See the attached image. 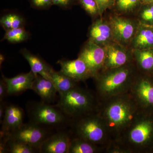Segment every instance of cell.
I'll list each match as a JSON object with an SVG mask.
<instances>
[{
    "label": "cell",
    "instance_id": "cell-1",
    "mask_svg": "<svg viewBox=\"0 0 153 153\" xmlns=\"http://www.w3.org/2000/svg\"><path fill=\"white\" fill-rule=\"evenodd\" d=\"M26 107L30 122L50 130L63 129L71 123V119L56 105L42 101H30Z\"/></svg>",
    "mask_w": 153,
    "mask_h": 153
},
{
    "label": "cell",
    "instance_id": "cell-2",
    "mask_svg": "<svg viewBox=\"0 0 153 153\" xmlns=\"http://www.w3.org/2000/svg\"><path fill=\"white\" fill-rule=\"evenodd\" d=\"M56 105L68 117L73 120L92 113L95 103L92 94L76 86L60 95Z\"/></svg>",
    "mask_w": 153,
    "mask_h": 153
},
{
    "label": "cell",
    "instance_id": "cell-3",
    "mask_svg": "<svg viewBox=\"0 0 153 153\" xmlns=\"http://www.w3.org/2000/svg\"><path fill=\"white\" fill-rule=\"evenodd\" d=\"M136 106L133 102L120 97L111 100L107 105L101 118L107 126L113 131H120L134 121L136 114Z\"/></svg>",
    "mask_w": 153,
    "mask_h": 153
},
{
    "label": "cell",
    "instance_id": "cell-4",
    "mask_svg": "<svg viewBox=\"0 0 153 153\" xmlns=\"http://www.w3.org/2000/svg\"><path fill=\"white\" fill-rule=\"evenodd\" d=\"M70 124L77 137L96 144L104 140V122L101 117L93 114L71 120Z\"/></svg>",
    "mask_w": 153,
    "mask_h": 153
},
{
    "label": "cell",
    "instance_id": "cell-5",
    "mask_svg": "<svg viewBox=\"0 0 153 153\" xmlns=\"http://www.w3.org/2000/svg\"><path fill=\"white\" fill-rule=\"evenodd\" d=\"M103 75L97 82V90L105 97H112L128 88L130 71L128 68H118Z\"/></svg>",
    "mask_w": 153,
    "mask_h": 153
},
{
    "label": "cell",
    "instance_id": "cell-6",
    "mask_svg": "<svg viewBox=\"0 0 153 153\" xmlns=\"http://www.w3.org/2000/svg\"><path fill=\"white\" fill-rule=\"evenodd\" d=\"M1 134L9 139L26 143L40 151L41 145L52 133L50 130L29 122L10 133Z\"/></svg>",
    "mask_w": 153,
    "mask_h": 153
},
{
    "label": "cell",
    "instance_id": "cell-7",
    "mask_svg": "<svg viewBox=\"0 0 153 153\" xmlns=\"http://www.w3.org/2000/svg\"><path fill=\"white\" fill-rule=\"evenodd\" d=\"M71 139L70 134L63 129L49 136L41 145V153H68Z\"/></svg>",
    "mask_w": 153,
    "mask_h": 153
},
{
    "label": "cell",
    "instance_id": "cell-8",
    "mask_svg": "<svg viewBox=\"0 0 153 153\" xmlns=\"http://www.w3.org/2000/svg\"><path fill=\"white\" fill-rule=\"evenodd\" d=\"M78 57L86 63L94 75L104 64L105 52L103 48L90 40Z\"/></svg>",
    "mask_w": 153,
    "mask_h": 153
},
{
    "label": "cell",
    "instance_id": "cell-9",
    "mask_svg": "<svg viewBox=\"0 0 153 153\" xmlns=\"http://www.w3.org/2000/svg\"><path fill=\"white\" fill-rule=\"evenodd\" d=\"M25 112L21 107L13 104L6 103L1 133L9 134L19 128L24 124Z\"/></svg>",
    "mask_w": 153,
    "mask_h": 153
},
{
    "label": "cell",
    "instance_id": "cell-10",
    "mask_svg": "<svg viewBox=\"0 0 153 153\" xmlns=\"http://www.w3.org/2000/svg\"><path fill=\"white\" fill-rule=\"evenodd\" d=\"M57 63L61 67L60 71L76 82L92 76L86 63L79 57L73 60H60Z\"/></svg>",
    "mask_w": 153,
    "mask_h": 153
},
{
    "label": "cell",
    "instance_id": "cell-11",
    "mask_svg": "<svg viewBox=\"0 0 153 153\" xmlns=\"http://www.w3.org/2000/svg\"><path fill=\"white\" fill-rule=\"evenodd\" d=\"M36 74L30 71L28 73H22L12 78H9L3 75L7 86L8 95H19L27 90H32V85Z\"/></svg>",
    "mask_w": 153,
    "mask_h": 153
},
{
    "label": "cell",
    "instance_id": "cell-12",
    "mask_svg": "<svg viewBox=\"0 0 153 153\" xmlns=\"http://www.w3.org/2000/svg\"><path fill=\"white\" fill-rule=\"evenodd\" d=\"M32 90L41 97V101L50 103L55 101L58 91L50 79L37 75L32 85Z\"/></svg>",
    "mask_w": 153,
    "mask_h": 153
},
{
    "label": "cell",
    "instance_id": "cell-13",
    "mask_svg": "<svg viewBox=\"0 0 153 153\" xmlns=\"http://www.w3.org/2000/svg\"><path fill=\"white\" fill-rule=\"evenodd\" d=\"M153 132L152 123L150 121L143 120L137 123L130 131L129 138L134 144L142 146L147 142Z\"/></svg>",
    "mask_w": 153,
    "mask_h": 153
},
{
    "label": "cell",
    "instance_id": "cell-14",
    "mask_svg": "<svg viewBox=\"0 0 153 153\" xmlns=\"http://www.w3.org/2000/svg\"><path fill=\"white\" fill-rule=\"evenodd\" d=\"M111 25L113 33L119 41H128L133 36L134 27L129 20L118 17L114 18L112 20Z\"/></svg>",
    "mask_w": 153,
    "mask_h": 153
},
{
    "label": "cell",
    "instance_id": "cell-15",
    "mask_svg": "<svg viewBox=\"0 0 153 153\" xmlns=\"http://www.w3.org/2000/svg\"><path fill=\"white\" fill-rule=\"evenodd\" d=\"M22 55L30 64L31 71L36 75H41L49 79V74L53 68L44 60L36 55L32 54L27 49H23Z\"/></svg>",
    "mask_w": 153,
    "mask_h": 153
},
{
    "label": "cell",
    "instance_id": "cell-16",
    "mask_svg": "<svg viewBox=\"0 0 153 153\" xmlns=\"http://www.w3.org/2000/svg\"><path fill=\"white\" fill-rule=\"evenodd\" d=\"M49 79L55 85L60 95L68 92L76 86V81L61 71H56L53 69L49 74Z\"/></svg>",
    "mask_w": 153,
    "mask_h": 153
},
{
    "label": "cell",
    "instance_id": "cell-17",
    "mask_svg": "<svg viewBox=\"0 0 153 153\" xmlns=\"http://www.w3.org/2000/svg\"><path fill=\"white\" fill-rule=\"evenodd\" d=\"M137 99L143 104L153 105V84L146 79H142L134 86Z\"/></svg>",
    "mask_w": 153,
    "mask_h": 153
},
{
    "label": "cell",
    "instance_id": "cell-18",
    "mask_svg": "<svg viewBox=\"0 0 153 153\" xmlns=\"http://www.w3.org/2000/svg\"><path fill=\"white\" fill-rule=\"evenodd\" d=\"M128 59L127 55L123 50L111 46L107 48L104 63L108 68H120L126 63Z\"/></svg>",
    "mask_w": 153,
    "mask_h": 153
},
{
    "label": "cell",
    "instance_id": "cell-19",
    "mask_svg": "<svg viewBox=\"0 0 153 153\" xmlns=\"http://www.w3.org/2000/svg\"><path fill=\"white\" fill-rule=\"evenodd\" d=\"M111 34V29L107 24L101 20L97 21L91 28L90 40L97 44H102L109 39Z\"/></svg>",
    "mask_w": 153,
    "mask_h": 153
},
{
    "label": "cell",
    "instance_id": "cell-20",
    "mask_svg": "<svg viewBox=\"0 0 153 153\" xmlns=\"http://www.w3.org/2000/svg\"><path fill=\"white\" fill-rule=\"evenodd\" d=\"M95 144L80 138L71 140L68 153H94L97 152Z\"/></svg>",
    "mask_w": 153,
    "mask_h": 153
},
{
    "label": "cell",
    "instance_id": "cell-21",
    "mask_svg": "<svg viewBox=\"0 0 153 153\" xmlns=\"http://www.w3.org/2000/svg\"><path fill=\"white\" fill-rule=\"evenodd\" d=\"M24 20L22 17L15 13L5 15L1 19V25L6 31L23 27Z\"/></svg>",
    "mask_w": 153,
    "mask_h": 153
},
{
    "label": "cell",
    "instance_id": "cell-22",
    "mask_svg": "<svg viewBox=\"0 0 153 153\" xmlns=\"http://www.w3.org/2000/svg\"><path fill=\"white\" fill-rule=\"evenodd\" d=\"M29 37L28 32L21 27L6 31L4 39L10 43H17L26 41Z\"/></svg>",
    "mask_w": 153,
    "mask_h": 153
},
{
    "label": "cell",
    "instance_id": "cell-23",
    "mask_svg": "<svg viewBox=\"0 0 153 153\" xmlns=\"http://www.w3.org/2000/svg\"><path fill=\"white\" fill-rule=\"evenodd\" d=\"M136 47L143 48L153 45V32L149 29H143L139 31L135 39Z\"/></svg>",
    "mask_w": 153,
    "mask_h": 153
},
{
    "label": "cell",
    "instance_id": "cell-24",
    "mask_svg": "<svg viewBox=\"0 0 153 153\" xmlns=\"http://www.w3.org/2000/svg\"><path fill=\"white\" fill-rule=\"evenodd\" d=\"M138 61L141 67L144 70H149L153 68V52L149 50L137 52Z\"/></svg>",
    "mask_w": 153,
    "mask_h": 153
},
{
    "label": "cell",
    "instance_id": "cell-25",
    "mask_svg": "<svg viewBox=\"0 0 153 153\" xmlns=\"http://www.w3.org/2000/svg\"><path fill=\"white\" fill-rule=\"evenodd\" d=\"M79 1L88 13L93 16L97 13L98 8L95 0H79Z\"/></svg>",
    "mask_w": 153,
    "mask_h": 153
},
{
    "label": "cell",
    "instance_id": "cell-26",
    "mask_svg": "<svg viewBox=\"0 0 153 153\" xmlns=\"http://www.w3.org/2000/svg\"><path fill=\"white\" fill-rule=\"evenodd\" d=\"M138 0H118L119 8L123 10H131L136 5Z\"/></svg>",
    "mask_w": 153,
    "mask_h": 153
},
{
    "label": "cell",
    "instance_id": "cell-27",
    "mask_svg": "<svg viewBox=\"0 0 153 153\" xmlns=\"http://www.w3.org/2000/svg\"><path fill=\"white\" fill-rule=\"evenodd\" d=\"M33 7L37 9H46L53 5L52 0H30Z\"/></svg>",
    "mask_w": 153,
    "mask_h": 153
},
{
    "label": "cell",
    "instance_id": "cell-28",
    "mask_svg": "<svg viewBox=\"0 0 153 153\" xmlns=\"http://www.w3.org/2000/svg\"><path fill=\"white\" fill-rule=\"evenodd\" d=\"M8 94L7 86L3 79L0 81V102L4 101V99Z\"/></svg>",
    "mask_w": 153,
    "mask_h": 153
},
{
    "label": "cell",
    "instance_id": "cell-29",
    "mask_svg": "<svg viewBox=\"0 0 153 153\" xmlns=\"http://www.w3.org/2000/svg\"><path fill=\"white\" fill-rule=\"evenodd\" d=\"M141 17L145 21H153V6L143 11Z\"/></svg>",
    "mask_w": 153,
    "mask_h": 153
},
{
    "label": "cell",
    "instance_id": "cell-30",
    "mask_svg": "<svg viewBox=\"0 0 153 153\" xmlns=\"http://www.w3.org/2000/svg\"><path fill=\"white\" fill-rule=\"evenodd\" d=\"M53 5L63 8H67L70 5L72 0H52Z\"/></svg>",
    "mask_w": 153,
    "mask_h": 153
},
{
    "label": "cell",
    "instance_id": "cell-31",
    "mask_svg": "<svg viewBox=\"0 0 153 153\" xmlns=\"http://www.w3.org/2000/svg\"><path fill=\"white\" fill-rule=\"evenodd\" d=\"M6 103L4 101L1 102L0 104V122H1L4 114L5 109Z\"/></svg>",
    "mask_w": 153,
    "mask_h": 153
},
{
    "label": "cell",
    "instance_id": "cell-32",
    "mask_svg": "<svg viewBox=\"0 0 153 153\" xmlns=\"http://www.w3.org/2000/svg\"><path fill=\"white\" fill-rule=\"evenodd\" d=\"M98 6V10H100L104 6L106 5L111 0H95Z\"/></svg>",
    "mask_w": 153,
    "mask_h": 153
},
{
    "label": "cell",
    "instance_id": "cell-33",
    "mask_svg": "<svg viewBox=\"0 0 153 153\" xmlns=\"http://www.w3.org/2000/svg\"><path fill=\"white\" fill-rule=\"evenodd\" d=\"M150 3H153V0H149V1Z\"/></svg>",
    "mask_w": 153,
    "mask_h": 153
},
{
    "label": "cell",
    "instance_id": "cell-34",
    "mask_svg": "<svg viewBox=\"0 0 153 153\" xmlns=\"http://www.w3.org/2000/svg\"><path fill=\"white\" fill-rule=\"evenodd\" d=\"M144 1H149V0H144Z\"/></svg>",
    "mask_w": 153,
    "mask_h": 153
}]
</instances>
